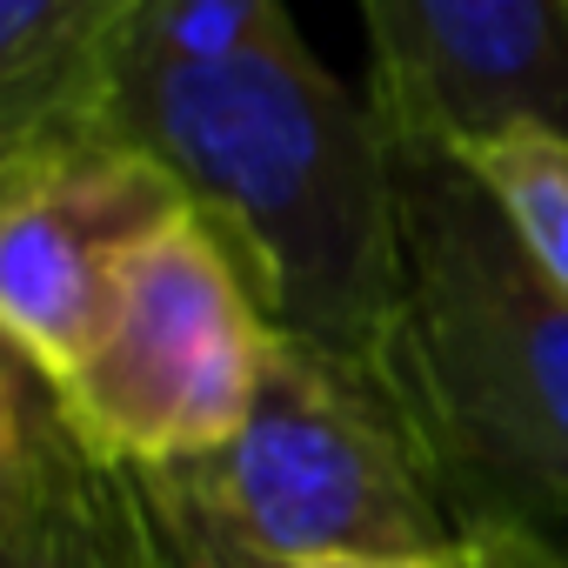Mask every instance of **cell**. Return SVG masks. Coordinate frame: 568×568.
I'll list each match as a JSON object with an SVG mask.
<instances>
[{"label": "cell", "instance_id": "6", "mask_svg": "<svg viewBox=\"0 0 568 568\" xmlns=\"http://www.w3.org/2000/svg\"><path fill=\"white\" fill-rule=\"evenodd\" d=\"M368 101L402 141L468 148L501 128L568 134L561 0H355Z\"/></svg>", "mask_w": 568, "mask_h": 568}, {"label": "cell", "instance_id": "1", "mask_svg": "<svg viewBox=\"0 0 568 568\" xmlns=\"http://www.w3.org/2000/svg\"><path fill=\"white\" fill-rule=\"evenodd\" d=\"M108 141L221 234L274 335L382 375L402 302L395 134L302 28L221 68H128Z\"/></svg>", "mask_w": 568, "mask_h": 568}, {"label": "cell", "instance_id": "10", "mask_svg": "<svg viewBox=\"0 0 568 568\" xmlns=\"http://www.w3.org/2000/svg\"><path fill=\"white\" fill-rule=\"evenodd\" d=\"M288 28V0H154L128 68H221Z\"/></svg>", "mask_w": 568, "mask_h": 568}, {"label": "cell", "instance_id": "5", "mask_svg": "<svg viewBox=\"0 0 568 568\" xmlns=\"http://www.w3.org/2000/svg\"><path fill=\"white\" fill-rule=\"evenodd\" d=\"M187 201L121 141H94L0 194V348L61 388L114 322L134 254Z\"/></svg>", "mask_w": 568, "mask_h": 568}, {"label": "cell", "instance_id": "11", "mask_svg": "<svg viewBox=\"0 0 568 568\" xmlns=\"http://www.w3.org/2000/svg\"><path fill=\"white\" fill-rule=\"evenodd\" d=\"M141 481H148V508H154L168 568H274V561L254 555L187 481H174V475H141Z\"/></svg>", "mask_w": 568, "mask_h": 568}, {"label": "cell", "instance_id": "14", "mask_svg": "<svg viewBox=\"0 0 568 568\" xmlns=\"http://www.w3.org/2000/svg\"><path fill=\"white\" fill-rule=\"evenodd\" d=\"M561 8H568V0H561Z\"/></svg>", "mask_w": 568, "mask_h": 568}, {"label": "cell", "instance_id": "3", "mask_svg": "<svg viewBox=\"0 0 568 568\" xmlns=\"http://www.w3.org/2000/svg\"><path fill=\"white\" fill-rule=\"evenodd\" d=\"M161 475L187 481L274 568L408 561L462 541V521L442 501V481L388 382L288 335L267 348L241 435L207 462Z\"/></svg>", "mask_w": 568, "mask_h": 568}, {"label": "cell", "instance_id": "13", "mask_svg": "<svg viewBox=\"0 0 568 568\" xmlns=\"http://www.w3.org/2000/svg\"><path fill=\"white\" fill-rule=\"evenodd\" d=\"M34 428H41V408L28 402V368H21L8 348H0V488H8V481L28 468Z\"/></svg>", "mask_w": 568, "mask_h": 568}, {"label": "cell", "instance_id": "9", "mask_svg": "<svg viewBox=\"0 0 568 568\" xmlns=\"http://www.w3.org/2000/svg\"><path fill=\"white\" fill-rule=\"evenodd\" d=\"M495 207L508 214L515 241L535 254V267L568 295V134L555 128H501L488 141L455 148Z\"/></svg>", "mask_w": 568, "mask_h": 568}, {"label": "cell", "instance_id": "8", "mask_svg": "<svg viewBox=\"0 0 568 568\" xmlns=\"http://www.w3.org/2000/svg\"><path fill=\"white\" fill-rule=\"evenodd\" d=\"M0 568H168L141 468L101 462L54 402L28 468L0 488Z\"/></svg>", "mask_w": 568, "mask_h": 568}, {"label": "cell", "instance_id": "12", "mask_svg": "<svg viewBox=\"0 0 568 568\" xmlns=\"http://www.w3.org/2000/svg\"><path fill=\"white\" fill-rule=\"evenodd\" d=\"M308 568H568V548L521 528H475L448 555H408V561H308Z\"/></svg>", "mask_w": 568, "mask_h": 568}, {"label": "cell", "instance_id": "7", "mask_svg": "<svg viewBox=\"0 0 568 568\" xmlns=\"http://www.w3.org/2000/svg\"><path fill=\"white\" fill-rule=\"evenodd\" d=\"M154 0H0V194L108 141Z\"/></svg>", "mask_w": 568, "mask_h": 568}, {"label": "cell", "instance_id": "4", "mask_svg": "<svg viewBox=\"0 0 568 568\" xmlns=\"http://www.w3.org/2000/svg\"><path fill=\"white\" fill-rule=\"evenodd\" d=\"M267 348L274 328L241 261L201 214H174L134 254L94 355L48 402L101 462L161 475L241 435Z\"/></svg>", "mask_w": 568, "mask_h": 568}, {"label": "cell", "instance_id": "2", "mask_svg": "<svg viewBox=\"0 0 568 568\" xmlns=\"http://www.w3.org/2000/svg\"><path fill=\"white\" fill-rule=\"evenodd\" d=\"M402 302L382 382L402 402L462 535L561 541L568 515V295L515 241L481 174L395 134Z\"/></svg>", "mask_w": 568, "mask_h": 568}]
</instances>
